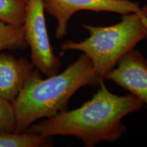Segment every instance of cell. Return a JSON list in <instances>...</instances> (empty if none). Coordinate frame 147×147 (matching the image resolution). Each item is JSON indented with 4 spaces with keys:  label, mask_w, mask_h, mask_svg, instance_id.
Masks as SVG:
<instances>
[{
    "label": "cell",
    "mask_w": 147,
    "mask_h": 147,
    "mask_svg": "<svg viewBox=\"0 0 147 147\" xmlns=\"http://www.w3.org/2000/svg\"><path fill=\"white\" fill-rule=\"evenodd\" d=\"M102 80L84 53L61 73L47 78H42L38 69H34L12 102L15 115L14 132L24 133L36 121L67 110L69 100L79 89L97 86Z\"/></svg>",
    "instance_id": "cell-2"
},
{
    "label": "cell",
    "mask_w": 147,
    "mask_h": 147,
    "mask_svg": "<svg viewBox=\"0 0 147 147\" xmlns=\"http://www.w3.org/2000/svg\"><path fill=\"white\" fill-rule=\"evenodd\" d=\"M80 25L89 32V38L79 42L67 40L60 49L62 52L81 51L91 59L95 73L103 79L123 56L147 38V16L137 13L123 14L119 23L108 27Z\"/></svg>",
    "instance_id": "cell-3"
},
{
    "label": "cell",
    "mask_w": 147,
    "mask_h": 147,
    "mask_svg": "<svg viewBox=\"0 0 147 147\" xmlns=\"http://www.w3.org/2000/svg\"><path fill=\"white\" fill-rule=\"evenodd\" d=\"M138 97L147 108V59L137 50L121 58L104 77Z\"/></svg>",
    "instance_id": "cell-6"
},
{
    "label": "cell",
    "mask_w": 147,
    "mask_h": 147,
    "mask_svg": "<svg viewBox=\"0 0 147 147\" xmlns=\"http://www.w3.org/2000/svg\"><path fill=\"white\" fill-rule=\"evenodd\" d=\"M91 100L76 109L61 112L54 117L33 123L27 132L47 137L71 136L93 147L104 141L114 142L126 132L122 120L138 111L144 103L131 93L119 96L107 89L104 80Z\"/></svg>",
    "instance_id": "cell-1"
},
{
    "label": "cell",
    "mask_w": 147,
    "mask_h": 147,
    "mask_svg": "<svg viewBox=\"0 0 147 147\" xmlns=\"http://www.w3.org/2000/svg\"><path fill=\"white\" fill-rule=\"evenodd\" d=\"M22 1H23V2H25L27 4V1H28V0H22Z\"/></svg>",
    "instance_id": "cell-12"
},
{
    "label": "cell",
    "mask_w": 147,
    "mask_h": 147,
    "mask_svg": "<svg viewBox=\"0 0 147 147\" xmlns=\"http://www.w3.org/2000/svg\"><path fill=\"white\" fill-rule=\"evenodd\" d=\"M34 68L26 58L0 54V97L13 102Z\"/></svg>",
    "instance_id": "cell-7"
},
{
    "label": "cell",
    "mask_w": 147,
    "mask_h": 147,
    "mask_svg": "<svg viewBox=\"0 0 147 147\" xmlns=\"http://www.w3.org/2000/svg\"><path fill=\"white\" fill-rule=\"evenodd\" d=\"M45 10L57 21L55 37L62 39L67 34L70 18L80 10L110 12L121 15L137 13L147 16V5L141 7L130 0H43Z\"/></svg>",
    "instance_id": "cell-5"
},
{
    "label": "cell",
    "mask_w": 147,
    "mask_h": 147,
    "mask_svg": "<svg viewBox=\"0 0 147 147\" xmlns=\"http://www.w3.org/2000/svg\"><path fill=\"white\" fill-rule=\"evenodd\" d=\"M15 115L12 103L0 97V134L14 132Z\"/></svg>",
    "instance_id": "cell-11"
},
{
    "label": "cell",
    "mask_w": 147,
    "mask_h": 147,
    "mask_svg": "<svg viewBox=\"0 0 147 147\" xmlns=\"http://www.w3.org/2000/svg\"><path fill=\"white\" fill-rule=\"evenodd\" d=\"M26 12V3L22 0H0V21L23 25Z\"/></svg>",
    "instance_id": "cell-10"
},
{
    "label": "cell",
    "mask_w": 147,
    "mask_h": 147,
    "mask_svg": "<svg viewBox=\"0 0 147 147\" xmlns=\"http://www.w3.org/2000/svg\"><path fill=\"white\" fill-rule=\"evenodd\" d=\"M51 137L25 131L0 134V147H39L50 146Z\"/></svg>",
    "instance_id": "cell-8"
},
{
    "label": "cell",
    "mask_w": 147,
    "mask_h": 147,
    "mask_svg": "<svg viewBox=\"0 0 147 147\" xmlns=\"http://www.w3.org/2000/svg\"><path fill=\"white\" fill-rule=\"evenodd\" d=\"M27 47L23 25H12L0 21V52L4 50L25 49Z\"/></svg>",
    "instance_id": "cell-9"
},
{
    "label": "cell",
    "mask_w": 147,
    "mask_h": 147,
    "mask_svg": "<svg viewBox=\"0 0 147 147\" xmlns=\"http://www.w3.org/2000/svg\"><path fill=\"white\" fill-rule=\"evenodd\" d=\"M45 11L43 0H28L23 27L25 41L31 49V62L40 72L51 76L58 73L61 61L51 45Z\"/></svg>",
    "instance_id": "cell-4"
}]
</instances>
